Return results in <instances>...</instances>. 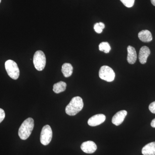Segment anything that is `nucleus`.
Instances as JSON below:
<instances>
[{
    "mask_svg": "<svg viewBox=\"0 0 155 155\" xmlns=\"http://www.w3.org/2000/svg\"><path fill=\"white\" fill-rule=\"evenodd\" d=\"M99 49L101 51H104L106 54H107L110 51V46L107 42H103L99 45Z\"/></svg>",
    "mask_w": 155,
    "mask_h": 155,
    "instance_id": "obj_16",
    "label": "nucleus"
},
{
    "mask_svg": "<svg viewBox=\"0 0 155 155\" xmlns=\"http://www.w3.org/2000/svg\"><path fill=\"white\" fill-rule=\"evenodd\" d=\"M94 29L95 31L98 34H101L102 32L103 29L101 28V27L100 26L99 23H96L94 24Z\"/></svg>",
    "mask_w": 155,
    "mask_h": 155,
    "instance_id": "obj_18",
    "label": "nucleus"
},
{
    "mask_svg": "<svg viewBox=\"0 0 155 155\" xmlns=\"http://www.w3.org/2000/svg\"><path fill=\"white\" fill-rule=\"evenodd\" d=\"M67 84L64 81H60L55 84L53 86V91L56 94H59L66 90Z\"/></svg>",
    "mask_w": 155,
    "mask_h": 155,
    "instance_id": "obj_15",
    "label": "nucleus"
},
{
    "mask_svg": "<svg viewBox=\"0 0 155 155\" xmlns=\"http://www.w3.org/2000/svg\"><path fill=\"white\" fill-rule=\"evenodd\" d=\"M34 127V121L33 119L28 118L25 119L20 126L18 131L19 137L23 140L28 138Z\"/></svg>",
    "mask_w": 155,
    "mask_h": 155,
    "instance_id": "obj_2",
    "label": "nucleus"
},
{
    "mask_svg": "<svg viewBox=\"0 0 155 155\" xmlns=\"http://www.w3.org/2000/svg\"><path fill=\"white\" fill-rule=\"evenodd\" d=\"M81 148L84 152L86 153L91 154L94 153L96 151L97 146L94 142L87 141L82 143Z\"/></svg>",
    "mask_w": 155,
    "mask_h": 155,
    "instance_id": "obj_8",
    "label": "nucleus"
},
{
    "mask_svg": "<svg viewBox=\"0 0 155 155\" xmlns=\"http://www.w3.org/2000/svg\"><path fill=\"white\" fill-rule=\"evenodd\" d=\"M46 63L45 55L41 51H37L34 55L33 64L35 69L38 71L44 69Z\"/></svg>",
    "mask_w": 155,
    "mask_h": 155,
    "instance_id": "obj_4",
    "label": "nucleus"
},
{
    "mask_svg": "<svg viewBox=\"0 0 155 155\" xmlns=\"http://www.w3.org/2000/svg\"><path fill=\"white\" fill-rule=\"evenodd\" d=\"M99 75L102 80L107 82H112L115 79V73L114 70L110 67L104 66L100 68Z\"/></svg>",
    "mask_w": 155,
    "mask_h": 155,
    "instance_id": "obj_5",
    "label": "nucleus"
},
{
    "mask_svg": "<svg viewBox=\"0 0 155 155\" xmlns=\"http://www.w3.org/2000/svg\"><path fill=\"white\" fill-rule=\"evenodd\" d=\"M52 130L50 125H45L42 129L41 133V143L45 146L49 144L52 138Z\"/></svg>",
    "mask_w": 155,
    "mask_h": 155,
    "instance_id": "obj_6",
    "label": "nucleus"
},
{
    "mask_svg": "<svg viewBox=\"0 0 155 155\" xmlns=\"http://www.w3.org/2000/svg\"><path fill=\"white\" fill-rule=\"evenodd\" d=\"M1 0H0V3H1Z\"/></svg>",
    "mask_w": 155,
    "mask_h": 155,
    "instance_id": "obj_24",
    "label": "nucleus"
},
{
    "mask_svg": "<svg viewBox=\"0 0 155 155\" xmlns=\"http://www.w3.org/2000/svg\"><path fill=\"white\" fill-rule=\"evenodd\" d=\"M106 116L102 114H97L92 116L88 119V125L92 127L97 126L105 122L106 120Z\"/></svg>",
    "mask_w": 155,
    "mask_h": 155,
    "instance_id": "obj_7",
    "label": "nucleus"
},
{
    "mask_svg": "<svg viewBox=\"0 0 155 155\" xmlns=\"http://www.w3.org/2000/svg\"><path fill=\"white\" fill-rule=\"evenodd\" d=\"M5 67L8 75L12 79L17 80L19 76V70L16 62L8 60L5 63Z\"/></svg>",
    "mask_w": 155,
    "mask_h": 155,
    "instance_id": "obj_3",
    "label": "nucleus"
},
{
    "mask_svg": "<svg viewBox=\"0 0 155 155\" xmlns=\"http://www.w3.org/2000/svg\"><path fill=\"white\" fill-rule=\"evenodd\" d=\"M5 117V114L3 109L0 108V123H1Z\"/></svg>",
    "mask_w": 155,
    "mask_h": 155,
    "instance_id": "obj_19",
    "label": "nucleus"
},
{
    "mask_svg": "<svg viewBox=\"0 0 155 155\" xmlns=\"http://www.w3.org/2000/svg\"><path fill=\"white\" fill-rule=\"evenodd\" d=\"M143 155H155V142L146 145L142 150Z\"/></svg>",
    "mask_w": 155,
    "mask_h": 155,
    "instance_id": "obj_13",
    "label": "nucleus"
},
{
    "mask_svg": "<svg viewBox=\"0 0 155 155\" xmlns=\"http://www.w3.org/2000/svg\"><path fill=\"white\" fill-rule=\"evenodd\" d=\"M150 54L149 48L147 46L142 47L140 50L139 54V60L141 64H144L147 63L148 57Z\"/></svg>",
    "mask_w": 155,
    "mask_h": 155,
    "instance_id": "obj_10",
    "label": "nucleus"
},
{
    "mask_svg": "<svg viewBox=\"0 0 155 155\" xmlns=\"http://www.w3.org/2000/svg\"><path fill=\"white\" fill-rule=\"evenodd\" d=\"M149 109L152 113L155 114V101L150 104L149 107Z\"/></svg>",
    "mask_w": 155,
    "mask_h": 155,
    "instance_id": "obj_20",
    "label": "nucleus"
},
{
    "mask_svg": "<svg viewBox=\"0 0 155 155\" xmlns=\"http://www.w3.org/2000/svg\"><path fill=\"white\" fill-rule=\"evenodd\" d=\"M127 62L129 64H134L137 59V54L135 48L131 46H128L127 48Z\"/></svg>",
    "mask_w": 155,
    "mask_h": 155,
    "instance_id": "obj_11",
    "label": "nucleus"
},
{
    "mask_svg": "<svg viewBox=\"0 0 155 155\" xmlns=\"http://www.w3.org/2000/svg\"><path fill=\"white\" fill-rule=\"evenodd\" d=\"M83 107L82 99L80 97H75L71 100V101L66 107L65 111L67 115L74 116L80 112Z\"/></svg>",
    "mask_w": 155,
    "mask_h": 155,
    "instance_id": "obj_1",
    "label": "nucleus"
},
{
    "mask_svg": "<svg viewBox=\"0 0 155 155\" xmlns=\"http://www.w3.org/2000/svg\"><path fill=\"white\" fill-rule=\"evenodd\" d=\"M99 23L100 26H101V28H102L103 29H104V28H105L104 24V23H103V22H99Z\"/></svg>",
    "mask_w": 155,
    "mask_h": 155,
    "instance_id": "obj_22",
    "label": "nucleus"
},
{
    "mask_svg": "<svg viewBox=\"0 0 155 155\" xmlns=\"http://www.w3.org/2000/svg\"><path fill=\"white\" fill-rule=\"evenodd\" d=\"M120 1L125 7L130 8L133 7L134 5L135 0H120Z\"/></svg>",
    "mask_w": 155,
    "mask_h": 155,
    "instance_id": "obj_17",
    "label": "nucleus"
},
{
    "mask_svg": "<svg viewBox=\"0 0 155 155\" xmlns=\"http://www.w3.org/2000/svg\"><path fill=\"white\" fill-rule=\"evenodd\" d=\"M138 38L143 42H149L153 40V37L150 31L147 30L141 31L138 33Z\"/></svg>",
    "mask_w": 155,
    "mask_h": 155,
    "instance_id": "obj_12",
    "label": "nucleus"
},
{
    "mask_svg": "<svg viewBox=\"0 0 155 155\" xmlns=\"http://www.w3.org/2000/svg\"><path fill=\"white\" fill-rule=\"evenodd\" d=\"M151 2L153 5L155 6V0H151Z\"/></svg>",
    "mask_w": 155,
    "mask_h": 155,
    "instance_id": "obj_23",
    "label": "nucleus"
},
{
    "mask_svg": "<svg viewBox=\"0 0 155 155\" xmlns=\"http://www.w3.org/2000/svg\"><path fill=\"white\" fill-rule=\"evenodd\" d=\"M62 72L65 77H70L73 72V67L69 63H65L62 67Z\"/></svg>",
    "mask_w": 155,
    "mask_h": 155,
    "instance_id": "obj_14",
    "label": "nucleus"
},
{
    "mask_svg": "<svg viewBox=\"0 0 155 155\" xmlns=\"http://www.w3.org/2000/svg\"><path fill=\"white\" fill-rule=\"evenodd\" d=\"M127 115V112L126 110H123L119 111L112 118V123L116 126L121 125L124 121Z\"/></svg>",
    "mask_w": 155,
    "mask_h": 155,
    "instance_id": "obj_9",
    "label": "nucleus"
},
{
    "mask_svg": "<svg viewBox=\"0 0 155 155\" xmlns=\"http://www.w3.org/2000/svg\"><path fill=\"white\" fill-rule=\"evenodd\" d=\"M151 126L155 128V119H153L151 123Z\"/></svg>",
    "mask_w": 155,
    "mask_h": 155,
    "instance_id": "obj_21",
    "label": "nucleus"
}]
</instances>
